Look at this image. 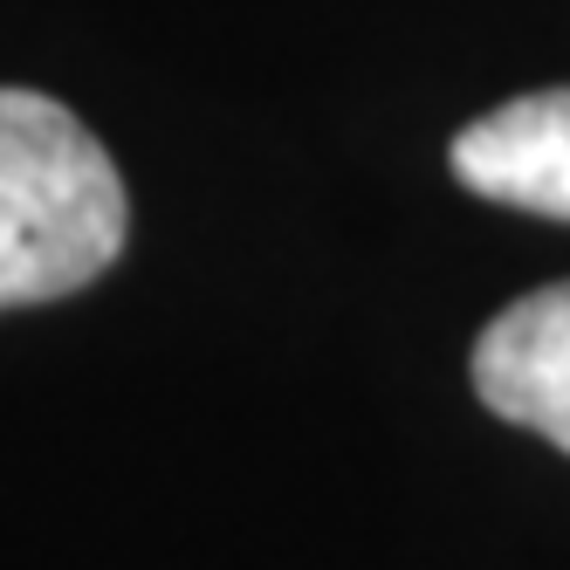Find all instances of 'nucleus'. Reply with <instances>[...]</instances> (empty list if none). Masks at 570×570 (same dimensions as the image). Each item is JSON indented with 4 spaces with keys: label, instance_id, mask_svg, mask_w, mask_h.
<instances>
[{
    "label": "nucleus",
    "instance_id": "nucleus-3",
    "mask_svg": "<svg viewBox=\"0 0 570 570\" xmlns=\"http://www.w3.org/2000/svg\"><path fill=\"white\" fill-rule=\"evenodd\" d=\"M454 173L495 207L570 220V83L474 117L454 138Z\"/></svg>",
    "mask_w": 570,
    "mask_h": 570
},
{
    "label": "nucleus",
    "instance_id": "nucleus-1",
    "mask_svg": "<svg viewBox=\"0 0 570 570\" xmlns=\"http://www.w3.org/2000/svg\"><path fill=\"white\" fill-rule=\"evenodd\" d=\"M131 234V199L83 117L42 90H0V309L97 282Z\"/></svg>",
    "mask_w": 570,
    "mask_h": 570
},
{
    "label": "nucleus",
    "instance_id": "nucleus-2",
    "mask_svg": "<svg viewBox=\"0 0 570 570\" xmlns=\"http://www.w3.org/2000/svg\"><path fill=\"white\" fill-rule=\"evenodd\" d=\"M474 392L495 420L570 454V282L515 296L474 344Z\"/></svg>",
    "mask_w": 570,
    "mask_h": 570
}]
</instances>
